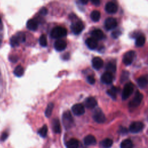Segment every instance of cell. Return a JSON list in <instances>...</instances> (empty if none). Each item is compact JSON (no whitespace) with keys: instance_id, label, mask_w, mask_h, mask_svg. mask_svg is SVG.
<instances>
[{"instance_id":"6da1fadb","label":"cell","mask_w":148,"mask_h":148,"mask_svg":"<svg viewBox=\"0 0 148 148\" xmlns=\"http://www.w3.org/2000/svg\"><path fill=\"white\" fill-rule=\"evenodd\" d=\"M62 120L64 127L66 130H69L72 127L74 121L73 117L72 116V114L69 111L67 110L63 113Z\"/></svg>"},{"instance_id":"7a4b0ae2","label":"cell","mask_w":148,"mask_h":148,"mask_svg":"<svg viewBox=\"0 0 148 148\" xmlns=\"http://www.w3.org/2000/svg\"><path fill=\"white\" fill-rule=\"evenodd\" d=\"M66 35H67V30L66 29V28L60 26H58L53 28L50 34L51 38H55V39H58L62 37H64Z\"/></svg>"},{"instance_id":"3957f363","label":"cell","mask_w":148,"mask_h":148,"mask_svg":"<svg viewBox=\"0 0 148 148\" xmlns=\"http://www.w3.org/2000/svg\"><path fill=\"white\" fill-rule=\"evenodd\" d=\"M143 94L142 93H140L139 91H137L135 93L134 98L130 102V103L128 104L130 108H136L140 104V103L143 99Z\"/></svg>"},{"instance_id":"277c9868","label":"cell","mask_w":148,"mask_h":148,"mask_svg":"<svg viewBox=\"0 0 148 148\" xmlns=\"http://www.w3.org/2000/svg\"><path fill=\"white\" fill-rule=\"evenodd\" d=\"M93 119L98 123H103L106 121V117L101 109L97 108L95 110L92 116Z\"/></svg>"},{"instance_id":"5b68a950","label":"cell","mask_w":148,"mask_h":148,"mask_svg":"<svg viewBox=\"0 0 148 148\" xmlns=\"http://www.w3.org/2000/svg\"><path fill=\"white\" fill-rule=\"evenodd\" d=\"M135 52L132 50L128 51L126 52L123 57V62L125 65H130L133 62L135 57Z\"/></svg>"},{"instance_id":"8992f818","label":"cell","mask_w":148,"mask_h":148,"mask_svg":"<svg viewBox=\"0 0 148 148\" xmlns=\"http://www.w3.org/2000/svg\"><path fill=\"white\" fill-rule=\"evenodd\" d=\"M134 91V85L132 83H127L123 88L122 92V99L123 100L127 99L132 94Z\"/></svg>"},{"instance_id":"52a82bcc","label":"cell","mask_w":148,"mask_h":148,"mask_svg":"<svg viewBox=\"0 0 148 148\" xmlns=\"http://www.w3.org/2000/svg\"><path fill=\"white\" fill-rule=\"evenodd\" d=\"M71 30L75 34H80L84 29V24L81 21H76L73 23L71 25Z\"/></svg>"},{"instance_id":"ba28073f","label":"cell","mask_w":148,"mask_h":148,"mask_svg":"<svg viewBox=\"0 0 148 148\" xmlns=\"http://www.w3.org/2000/svg\"><path fill=\"white\" fill-rule=\"evenodd\" d=\"M143 128V124L140 121L132 123L129 127V130L132 133H138L142 131Z\"/></svg>"},{"instance_id":"9c48e42d","label":"cell","mask_w":148,"mask_h":148,"mask_svg":"<svg viewBox=\"0 0 148 148\" xmlns=\"http://www.w3.org/2000/svg\"><path fill=\"white\" fill-rule=\"evenodd\" d=\"M105 27L108 30H111L115 28L117 25V22L114 18L108 17L104 23Z\"/></svg>"},{"instance_id":"30bf717a","label":"cell","mask_w":148,"mask_h":148,"mask_svg":"<svg viewBox=\"0 0 148 148\" xmlns=\"http://www.w3.org/2000/svg\"><path fill=\"white\" fill-rule=\"evenodd\" d=\"M72 111L74 114L76 116H81L85 112L84 106L82 103L75 104L72 107Z\"/></svg>"},{"instance_id":"8fae6325","label":"cell","mask_w":148,"mask_h":148,"mask_svg":"<svg viewBox=\"0 0 148 148\" xmlns=\"http://www.w3.org/2000/svg\"><path fill=\"white\" fill-rule=\"evenodd\" d=\"M105 9L106 12L109 14H113L117 12L118 9L117 5L113 2H108L105 5Z\"/></svg>"},{"instance_id":"7c38bea8","label":"cell","mask_w":148,"mask_h":148,"mask_svg":"<svg viewBox=\"0 0 148 148\" xmlns=\"http://www.w3.org/2000/svg\"><path fill=\"white\" fill-rule=\"evenodd\" d=\"M113 76L112 73L107 71L104 72L101 77V82L103 83L106 84H110L113 81Z\"/></svg>"},{"instance_id":"4fadbf2b","label":"cell","mask_w":148,"mask_h":148,"mask_svg":"<svg viewBox=\"0 0 148 148\" xmlns=\"http://www.w3.org/2000/svg\"><path fill=\"white\" fill-rule=\"evenodd\" d=\"M103 61L102 60V58H101L100 57H95L92 58V65L95 69L98 70L101 69L103 66Z\"/></svg>"},{"instance_id":"5bb4252c","label":"cell","mask_w":148,"mask_h":148,"mask_svg":"<svg viewBox=\"0 0 148 148\" xmlns=\"http://www.w3.org/2000/svg\"><path fill=\"white\" fill-rule=\"evenodd\" d=\"M54 49L58 51H61L65 49L66 47V43L63 40H57L54 44Z\"/></svg>"},{"instance_id":"9a60e30c","label":"cell","mask_w":148,"mask_h":148,"mask_svg":"<svg viewBox=\"0 0 148 148\" xmlns=\"http://www.w3.org/2000/svg\"><path fill=\"white\" fill-rule=\"evenodd\" d=\"M91 37L94 38L95 39L97 40H101L104 38L105 35L103 32L99 29H94L91 32Z\"/></svg>"},{"instance_id":"2e32d148","label":"cell","mask_w":148,"mask_h":148,"mask_svg":"<svg viewBox=\"0 0 148 148\" xmlns=\"http://www.w3.org/2000/svg\"><path fill=\"white\" fill-rule=\"evenodd\" d=\"M97 102L94 97H90L85 100V106L87 108L93 109L97 106Z\"/></svg>"},{"instance_id":"e0dca14e","label":"cell","mask_w":148,"mask_h":148,"mask_svg":"<svg viewBox=\"0 0 148 148\" xmlns=\"http://www.w3.org/2000/svg\"><path fill=\"white\" fill-rule=\"evenodd\" d=\"M86 44L87 47L91 50L96 49L98 46L97 40L92 37L88 38L86 40Z\"/></svg>"},{"instance_id":"ac0fdd59","label":"cell","mask_w":148,"mask_h":148,"mask_svg":"<svg viewBox=\"0 0 148 148\" xmlns=\"http://www.w3.org/2000/svg\"><path fill=\"white\" fill-rule=\"evenodd\" d=\"M97 143L96 138L92 135H88L84 138V143L86 146L94 145Z\"/></svg>"},{"instance_id":"d6986e66","label":"cell","mask_w":148,"mask_h":148,"mask_svg":"<svg viewBox=\"0 0 148 148\" xmlns=\"http://www.w3.org/2000/svg\"><path fill=\"white\" fill-rule=\"evenodd\" d=\"M38 24L36 20L34 19H29L27 23V27L28 29L31 31H36L38 28Z\"/></svg>"},{"instance_id":"ffe728a7","label":"cell","mask_w":148,"mask_h":148,"mask_svg":"<svg viewBox=\"0 0 148 148\" xmlns=\"http://www.w3.org/2000/svg\"><path fill=\"white\" fill-rule=\"evenodd\" d=\"M52 127H53V130L55 133L59 134L61 132V125H60V123L58 119H54L53 120Z\"/></svg>"},{"instance_id":"44dd1931","label":"cell","mask_w":148,"mask_h":148,"mask_svg":"<svg viewBox=\"0 0 148 148\" xmlns=\"http://www.w3.org/2000/svg\"><path fill=\"white\" fill-rule=\"evenodd\" d=\"M138 85L142 88H145L148 84V79L146 76H142L139 77L137 80Z\"/></svg>"},{"instance_id":"7402d4cb","label":"cell","mask_w":148,"mask_h":148,"mask_svg":"<svg viewBox=\"0 0 148 148\" xmlns=\"http://www.w3.org/2000/svg\"><path fill=\"white\" fill-rule=\"evenodd\" d=\"M79 143L78 140L75 138L69 139L66 143V148H78Z\"/></svg>"},{"instance_id":"603a6c76","label":"cell","mask_w":148,"mask_h":148,"mask_svg":"<svg viewBox=\"0 0 148 148\" xmlns=\"http://www.w3.org/2000/svg\"><path fill=\"white\" fill-rule=\"evenodd\" d=\"M113 145V140L110 138H106L100 143V146L102 148H110Z\"/></svg>"},{"instance_id":"cb8c5ba5","label":"cell","mask_w":148,"mask_h":148,"mask_svg":"<svg viewBox=\"0 0 148 148\" xmlns=\"http://www.w3.org/2000/svg\"><path fill=\"white\" fill-rule=\"evenodd\" d=\"M146 42V38L144 35H139L136 40H135V45L137 47H142L143 46Z\"/></svg>"},{"instance_id":"d4e9b609","label":"cell","mask_w":148,"mask_h":148,"mask_svg":"<svg viewBox=\"0 0 148 148\" xmlns=\"http://www.w3.org/2000/svg\"><path fill=\"white\" fill-rule=\"evenodd\" d=\"M90 17L93 21L97 22L99 21V20L100 19L101 13L98 10H93L90 14Z\"/></svg>"},{"instance_id":"484cf974","label":"cell","mask_w":148,"mask_h":148,"mask_svg":"<svg viewBox=\"0 0 148 148\" xmlns=\"http://www.w3.org/2000/svg\"><path fill=\"white\" fill-rule=\"evenodd\" d=\"M10 45L12 47H15V46H18L21 42H20L19 38L17 35V34H16L15 35H13L12 36V38H10Z\"/></svg>"},{"instance_id":"4316f807","label":"cell","mask_w":148,"mask_h":148,"mask_svg":"<svg viewBox=\"0 0 148 148\" xmlns=\"http://www.w3.org/2000/svg\"><path fill=\"white\" fill-rule=\"evenodd\" d=\"M121 148H133V143L130 139H127L122 141L120 145Z\"/></svg>"},{"instance_id":"83f0119b","label":"cell","mask_w":148,"mask_h":148,"mask_svg":"<svg viewBox=\"0 0 148 148\" xmlns=\"http://www.w3.org/2000/svg\"><path fill=\"white\" fill-rule=\"evenodd\" d=\"M24 72V68L21 65H18L16 67V68L14 70V74L17 76V77H21L23 75Z\"/></svg>"},{"instance_id":"f1b7e54d","label":"cell","mask_w":148,"mask_h":148,"mask_svg":"<svg viewBox=\"0 0 148 148\" xmlns=\"http://www.w3.org/2000/svg\"><path fill=\"white\" fill-rule=\"evenodd\" d=\"M53 108H54L53 103L50 102L47 105V108L46 109V110H45V115L47 117H49L51 116V114L52 113Z\"/></svg>"},{"instance_id":"f546056e","label":"cell","mask_w":148,"mask_h":148,"mask_svg":"<svg viewBox=\"0 0 148 148\" xmlns=\"http://www.w3.org/2000/svg\"><path fill=\"white\" fill-rule=\"evenodd\" d=\"M106 69L107 72L110 73H114L116 71V65L112 62H109L106 66Z\"/></svg>"},{"instance_id":"4dcf8cb0","label":"cell","mask_w":148,"mask_h":148,"mask_svg":"<svg viewBox=\"0 0 148 148\" xmlns=\"http://www.w3.org/2000/svg\"><path fill=\"white\" fill-rule=\"evenodd\" d=\"M47 126L46 125H43V127L38 131V134L40 135V136H41L43 138L46 137V136L47 135Z\"/></svg>"},{"instance_id":"1f68e13d","label":"cell","mask_w":148,"mask_h":148,"mask_svg":"<svg viewBox=\"0 0 148 148\" xmlns=\"http://www.w3.org/2000/svg\"><path fill=\"white\" fill-rule=\"evenodd\" d=\"M39 44L43 46V47H46L47 45V38L46 36L44 34L42 35L39 39Z\"/></svg>"},{"instance_id":"d6a6232c","label":"cell","mask_w":148,"mask_h":148,"mask_svg":"<svg viewBox=\"0 0 148 148\" xmlns=\"http://www.w3.org/2000/svg\"><path fill=\"white\" fill-rule=\"evenodd\" d=\"M116 92H117V88L114 87H113L112 89L108 90L107 91V94L113 99H116Z\"/></svg>"},{"instance_id":"836d02e7","label":"cell","mask_w":148,"mask_h":148,"mask_svg":"<svg viewBox=\"0 0 148 148\" xmlns=\"http://www.w3.org/2000/svg\"><path fill=\"white\" fill-rule=\"evenodd\" d=\"M128 75L129 73L127 71H123L122 74H121V81L123 82L124 81H125V80L127 79V78L128 77Z\"/></svg>"},{"instance_id":"e575fe53","label":"cell","mask_w":148,"mask_h":148,"mask_svg":"<svg viewBox=\"0 0 148 148\" xmlns=\"http://www.w3.org/2000/svg\"><path fill=\"white\" fill-rule=\"evenodd\" d=\"M17 35L18 36V37L19 38L20 42H24L25 40V35L23 32H18L17 34Z\"/></svg>"},{"instance_id":"d590c367","label":"cell","mask_w":148,"mask_h":148,"mask_svg":"<svg viewBox=\"0 0 148 148\" xmlns=\"http://www.w3.org/2000/svg\"><path fill=\"white\" fill-rule=\"evenodd\" d=\"M87 80L90 84H94L95 82V79L94 77L92 76H91V75L87 76Z\"/></svg>"},{"instance_id":"8d00e7d4","label":"cell","mask_w":148,"mask_h":148,"mask_svg":"<svg viewBox=\"0 0 148 148\" xmlns=\"http://www.w3.org/2000/svg\"><path fill=\"white\" fill-rule=\"evenodd\" d=\"M47 12H48L47 9V8H45V7L42 8L40 10V11H39L40 14H41V15H42V16H45V15H46L47 13Z\"/></svg>"},{"instance_id":"74e56055","label":"cell","mask_w":148,"mask_h":148,"mask_svg":"<svg viewBox=\"0 0 148 148\" xmlns=\"http://www.w3.org/2000/svg\"><path fill=\"white\" fill-rule=\"evenodd\" d=\"M120 35V32L119 31H114L112 34V36L113 38H117Z\"/></svg>"},{"instance_id":"f35d334b","label":"cell","mask_w":148,"mask_h":148,"mask_svg":"<svg viewBox=\"0 0 148 148\" xmlns=\"http://www.w3.org/2000/svg\"><path fill=\"white\" fill-rule=\"evenodd\" d=\"M7 138H8V134L6 132H4L2 134L1 136V140L4 141Z\"/></svg>"},{"instance_id":"ab89813d","label":"cell","mask_w":148,"mask_h":148,"mask_svg":"<svg viewBox=\"0 0 148 148\" xmlns=\"http://www.w3.org/2000/svg\"><path fill=\"white\" fill-rule=\"evenodd\" d=\"M91 2L95 6H98L100 4V1L99 0H92Z\"/></svg>"},{"instance_id":"60d3db41","label":"cell","mask_w":148,"mask_h":148,"mask_svg":"<svg viewBox=\"0 0 148 148\" xmlns=\"http://www.w3.org/2000/svg\"><path fill=\"white\" fill-rule=\"evenodd\" d=\"M80 2L83 4V5H86L88 3V1H86V0H81L80 1Z\"/></svg>"},{"instance_id":"b9f144b4","label":"cell","mask_w":148,"mask_h":148,"mask_svg":"<svg viewBox=\"0 0 148 148\" xmlns=\"http://www.w3.org/2000/svg\"><path fill=\"white\" fill-rule=\"evenodd\" d=\"M66 55H67V53H66V54H65V55H64V56H66ZM64 59H65V60H67V59H68V58H67V57H66V58H64Z\"/></svg>"},{"instance_id":"7bdbcfd3","label":"cell","mask_w":148,"mask_h":148,"mask_svg":"<svg viewBox=\"0 0 148 148\" xmlns=\"http://www.w3.org/2000/svg\"><path fill=\"white\" fill-rule=\"evenodd\" d=\"M1 17H0V23H1Z\"/></svg>"}]
</instances>
